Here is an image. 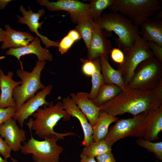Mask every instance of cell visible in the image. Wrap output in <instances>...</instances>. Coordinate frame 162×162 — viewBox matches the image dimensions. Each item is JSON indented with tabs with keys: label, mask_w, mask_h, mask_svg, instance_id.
<instances>
[{
	"label": "cell",
	"mask_w": 162,
	"mask_h": 162,
	"mask_svg": "<svg viewBox=\"0 0 162 162\" xmlns=\"http://www.w3.org/2000/svg\"><path fill=\"white\" fill-rule=\"evenodd\" d=\"M40 42V40L38 37H35L34 40L28 45L19 48H10L6 51L5 54L7 55L12 56L16 58L20 62L21 69H23L20 58L22 56L25 55H35L39 61H52L53 59L52 54L46 47L44 48L41 46Z\"/></svg>",
	"instance_id": "cell-14"
},
{
	"label": "cell",
	"mask_w": 162,
	"mask_h": 162,
	"mask_svg": "<svg viewBox=\"0 0 162 162\" xmlns=\"http://www.w3.org/2000/svg\"><path fill=\"white\" fill-rule=\"evenodd\" d=\"M6 38V33L5 30L2 29L0 25V42H4Z\"/></svg>",
	"instance_id": "cell-40"
},
{
	"label": "cell",
	"mask_w": 162,
	"mask_h": 162,
	"mask_svg": "<svg viewBox=\"0 0 162 162\" xmlns=\"http://www.w3.org/2000/svg\"><path fill=\"white\" fill-rule=\"evenodd\" d=\"M108 55L99 57L101 73L105 83L115 85L122 90L126 88L121 72L111 65L108 59Z\"/></svg>",
	"instance_id": "cell-22"
},
{
	"label": "cell",
	"mask_w": 162,
	"mask_h": 162,
	"mask_svg": "<svg viewBox=\"0 0 162 162\" xmlns=\"http://www.w3.org/2000/svg\"><path fill=\"white\" fill-rule=\"evenodd\" d=\"M115 0H92L88 4V14L89 18L94 22L101 17V14L105 9L109 8Z\"/></svg>",
	"instance_id": "cell-25"
},
{
	"label": "cell",
	"mask_w": 162,
	"mask_h": 162,
	"mask_svg": "<svg viewBox=\"0 0 162 162\" xmlns=\"http://www.w3.org/2000/svg\"><path fill=\"white\" fill-rule=\"evenodd\" d=\"M162 81V64L154 56L137 66L126 88L153 90Z\"/></svg>",
	"instance_id": "cell-6"
},
{
	"label": "cell",
	"mask_w": 162,
	"mask_h": 162,
	"mask_svg": "<svg viewBox=\"0 0 162 162\" xmlns=\"http://www.w3.org/2000/svg\"><path fill=\"white\" fill-rule=\"evenodd\" d=\"M12 150L10 148L3 140L0 137V154L5 159L11 157Z\"/></svg>",
	"instance_id": "cell-35"
},
{
	"label": "cell",
	"mask_w": 162,
	"mask_h": 162,
	"mask_svg": "<svg viewBox=\"0 0 162 162\" xmlns=\"http://www.w3.org/2000/svg\"><path fill=\"white\" fill-rule=\"evenodd\" d=\"M94 22L104 31L114 32L118 37L116 41L118 47L124 52L133 45L140 35L138 26L116 12L104 14L99 20Z\"/></svg>",
	"instance_id": "cell-3"
},
{
	"label": "cell",
	"mask_w": 162,
	"mask_h": 162,
	"mask_svg": "<svg viewBox=\"0 0 162 162\" xmlns=\"http://www.w3.org/2000/svg\"><path fill=\"white\" fill-rule=\"evenodd\" d=\"M153 91L157 96L162 100V81L153 90Z\"/></svg>",
	"instance_id": "cell-38"
},
{
	"label": "cell",
	"mask_w": 162,
	"mask_h": 162,
	"mask_svg": "<svg viewBox=\"0 0 162 162\" xmlns=\"http://www.w3.org/2000/svg\"><path fill=\"white\" fill-rule=\"evenodd\" d=\"M155 162H158V161H155Z\"/></svg>",
	"instance_id": "cell-45"
},
{
	"label": "cell",
	"mask_w": 162,
	"mask_h": 162,
	"mask_svg": "<svg viewBox=\"0 0 162 162\" xmlns=\"http://www.w3.org/2000/svg\"><path fill=\"white\" fill-rule=\"evenodd\" d=\"M67 34L71 37L75 42L80 40L81 38L79 33L75 29L70 30Z\"/></svg>",
	"instance_id": "cell-37"
},
{
	"label": "cell",
	"mask_w": 162,
	"mask_h": 162,
	"mask_svg": "<svg viewBox=\"0 0 162 162\" xmlns=\"http://www.w3.org/2000/svg\"></svg>",
	"instance_id": "cell-46"
},
{
	"label": "cell",
	"mask_w": 162,
	"mask_h": 162,
	"mask_svg": "<svg viewBox=\"0 0 162 162\" xmlns=\"http://www.w3.org/2000/svg\"><path fill=\"white\" fill-rule=\"evenodd\" d=\"M52 88V85L45 86L42 90L38 91L34 96L22 104L16 110L13 118L18 122L21 128L23 126L24 121L38 108L50 104V102L46 100V98L50 93Z\"/></svg>",
	"instance_id": "cell-11"
},
{
	"label": "cell",
	"mask_w": 162,
	"mask_h": 162,
	"mask_svg": "<svg viewBox=\"0 0 162 162\" xmlns=\"http://www.w3.org/2000/svg\"><path fill=\"white\" fill-rule=\"evenodd\" d=\"M46 63V61H37L31 72L23 69L17 70L16 75L22 81L20 85L14 88L13 93L17 110L22 104L34 96L38 90L45 87L41 82L40 74Z\"/></svg>",
	"instance_id": "cell-5"
},
{
	"label": "cell",
	"mask_w": 162,
	"mask_h": 162,
	"mask_svg": "<svg viewBox=\"0 0 162 162\" xmlns=\"http://www.w3.org/2000/svg\"><path fill=\"white\" fill-rule=\"evenodd\" d=\"M12 0H0V10H3Z\"/></svg>",
	"instance_id": "cell-41"
},
{
	"label": "cell",
	"mask_w": 162,
	"mask_h": 162,
	"mask_svg": "<svg viewBox=\"0 0 162 162\" xmlns=\"http://www.w3.org/2000/svg\"><path fill=\"white\" fill-rule=\"evenodd\" d=\"M64 109L72 117L77 118L82 128L84 138L82 142L85 147L88 146L93 142L92 126L86 117L82 112L70 96L62 100Z\"/></svg>",
	"instance_id": "cell-16"
},
{
	"label": "cell",
	"mask_w": 162,
	"mask_h": 162,
	"mask_svg": "<svg viewBox=\"0 0 162 162\" xmlns=\"http://www.w3.org/2000/svg\"><path fill=\"white\" fill-rule=\"evenodd\" d=\"M80 157L81 158L80 162H97L94 157H88L80 154Z\"/></svg>",
	"instance_id": "cell-39"
},
{
	"label": "cell",
	"mask_w": 162,
	"mask_h": 162,
	"mask_svg": "<svg viewBox=\"0 0 162 162\" xmlns=\"http://www.w3.org/2000/svg\"><path fill=\"white\" fill-rule=\"evenodd\" d=\"M96 69L92 75V88L88 93L89 98L92 100L97 96L98 90L101 85L104 83L100 66L99 57L95 58Z\"/></svg>",
	"instance_id": "cell-28"
},
{
	"label": "cell",
	"mask_w": 162,
	"mask_h": 162,
	"mask_svg": "<svg viewBox=\"0 0 162 162\" xmlns=\"http://www.w3.org/2000/svg\"><path fill=\"white\" fill-rule=\"evenodd\" d=\"M136 142L139 146L153 153L158 159L162 160V142H153L141 138L137 139Z\"/></svg>",
	"instance_id": "cell-29"
},
{
	"label": "cell",
	"mask_w": 162,
	"mask_h": 162,
	"mask_svg": "<svg viewBox=\"0 0 162 162\" xmlns=\"http://www.w3.org/2000/svg\"><path fill=\"white\" fill-rule=\"evenodd\" d=\"M111 12L119 13L138 26L162 10L159 0H115L108 8Z\"/></svg>",
	"instance_id": "cell-4"
},
{
	"label": "cell",
	"mask_w": 162,
	"mask_h": 162,
	"mask_svg": "<svg viewBox=\"0 0 162 162\" xmlns=\"http://www.w3.org/2000/svg\"><path fill=\"white\" fill-rule=\"evenodd\" d=\"M40 5L46 7L50 11L64 10L68 12L72 22L78 24L89 18L88 11V4L76 0H58L49 2L47 0H36Z\"/></svg>",
	"instance_id": "cell-10"
},
{
	"label": "cell",
	"mask_w": 162,
	"mask_h": 162,
	"mask_svg": "<svg viewBox=\"0 0 162 162\" xmlns=\"http://www.w3.org/2000/svg\"><path fill=\"white\" fill-rule=\"evenodd\" d=\"M17 110L16 106L0 108V126L10 118L13 117Z\"/></svg>",
	"instance_id": "cell-32"
},
{
	"label": "cell",
	"mask_w": 162,
	"mask_h": 162,
	"mask_svg": "<svg viewBox=\"0 0 162 162\" xmlns=\"http://www.w3.org/2000/svg\"><path fill=\"white\" fill-rule=\"evenodd\" d=\"M122 91L115 85L104 83L100 87L96 96L92 100L99 107L113 99Z\"/></svg>",
	"instance_id": "cell-24"
},
{
	"label": "cell",
	"mask_w": 162,
	"mask_h": 162,
	"mask_svg": "<svg viewBox=\"0 0 162 162\" xmlns=\"http://www.w3.org/2000/svg\"><path fill=\"white\" fill-rule=\"evenodd\" d=\"M0 162H8L7 159L2 158L0 156Z\"/></svg>",
	"instance_id": "cell-42"
},
{
	"label": "cell",
	"mask_w": 162,
	"mask_h": 162,
	"mask_svg": "<svg viewBox=\"0 0 162 162\" xmlns=\"http://www.w3.org/2000/svg\"><path fill=\"white\" fill-rule=\"evenodd\" d=\"M4 26L6 38L1 46L2 49L24 47L28 45L34 38L35 37L28 32L16 31L9 25H5Z\"/></svg>",
	"instance_id": "cell-20"
},
{
	"label": "cell",
	"mask_w": 162,
	"mask_h": 162,
	"mask_svg": "<svg viewBox=\"0 0 162 162\" xmlns=\"http://www.w3.org/2000/svg\"><path fill=\"white\" fill-rule=\"evenodd\" d=\"M144 112L132 118L118 119L108 130L104 140L110 147L118 140L128 137L143 138L145 133V118L147 114Z\"/></svg>",
	"instance_id": "cell-8"
},
{
	"label": "cell",
	"mask_w": 162,
	"mask_h": 162,
	"mask_svg": "<svg viewBox=\"0 0 162 162\" xmlns=\"http://www.w3.org/2000/svg\"><path fill=\"white\" fill-rule=\"evenodd\" d=\"M71 98L87 118L91 125L93 126L97 122L100 110L88 97V93L79 92L76 94H70Z\"/></svg>",
	"instance_id": "cell-18"
},
{
	"label": "cell",
	"mask_w": 162,
	"mask_h": 162,
	"mask_svg": "<svg viewBox=\"0 0 162 162\" xmlns=\"http://www.w3.org/2000/svg\"><path fill=\"white\" fill-rule=\"evenodd\" d=\"M10 158L12 162H19L17 160L11 157H10Z\"/></svg>",
	"instance_id": "cell-43"
},
{
	"label": "cell",
	"mask_w": 162,
	"mask_h": 162,
	"mask_svg": "<svg viewBox=\"0 0 162 162\" xmlns=\"http://www.w3.org/2000/svg\"><path fill=\"white\" fill-rule=\"evenodd\" d=\"M31 138L21 146L20 150L23 154H32L34 162H59V156L63 148L57 142L61 138L57 136L39 141Z\"/></svg>",
	"instance_id": "cell-7"
},
{
	"label": "cell",
	"mask_w": 162,
	"mask_h": 162,
	"mask_svg": "<svg viewBox=\"0 0 162 162\" xmlns=\"http://www.w3.org/2000/svg\"><path fill=\"white\" fill-rule=\"evenodd\" d=\"M97 162H116L111 151H108L96 157Z\"/></svg>",
	"instance_id": "cell-36"
},
{
	"label": "cell",
	"mask_w": 162,
	"mask_h": 162,
	"mask_svg": "<svg viewBox=\"0 0 162 162\" xmlns=\"http://www.w3.org/2000/svg\"><path fill=\"white\" fill-rule=\"evenodd\" d=\"M118 119L116 116L100 111L96 123L92 126L93 142L104 139L108 132L110 125Z\"/></svg>",
	"instance_id": "cell-23"
},
{
	"label": "cell",
	"mask_w": 162,
	"mask_h": 162,
	"mask_svg": "<svg viewBox=\"0 0 162 162\" xmlns=\"http://www.w3.org/2000/svg\"><path fill=\"white\" fill-rule=\"evenodd\" d=\"M14 75L12 71H10L5 75L0 68V108L16 106L13 92L15 87L21 84L22 81L14 80L12 79Z\"/></svg>",
	"instance_id": "cell-17"
},
{
	"label": "cell",
	"mask_w": 162,
	"mask_h": 162,
	"mask_svg": "<svg viewBox=\"0 0 162 162\" xmlns=\"http://www.w3.org/2000/svg\"><path fill=\"white\" fill-rule=\"evenodd\" d=\"M139 34L147 42H153L162 46V21L149 18L140 25Z\"/></svg>",
	"instance_id": "cell-21"
},
{
	"label": "cell",
	"mask_w": 162,
	"mask_h": 162,
	"mask_svg": "<svg viewBox=\"0 0 162 162\" xmlns=\"http://www.w3.org/2000/svg\"><path fill=\"white\" fill-rule=\"evenodd\" d=\"M28 8L29 10L27 11L23 5H20L19 9L23 16L18 15L17 16L18 22L27 25L31 32H34L37 36L39 37L46 48L52 46L58 47V42L50 40L47 37L40 34L38 31V28L41 29V26L43 22H39V20L44 14L45 11L43 9H41L37 12L34 13L32 12L29 7Z\"/></svg>",
	"instance_id": "cell-12"
},
{
	"label": "cell",
	"mask_w": 162,
	"mask_h": 162,
	"mask_svg": "<svg viewBox=\"0 0 162 162\" xmlns=\"http://www.w3.org/2000/svg\"><path fill=\"white\" fill-rule=\"evenodd\" d=\"M5 58V57L4 56H0V60L2 59H4Z\"/></svg>",
	"instance_id": "cell-44"
},
{
	"label": "cell",
	"mask_w": 162,
	"mask_h": 162,
	"mask_svg": "<svg viewBox=\"0 0 162 162\" xmlns=\"http://www.w3.org/2000/svg\"><path fill=\"white\" fill-rule=\"evenodd\" d=\"M108 151H112L111 148L103 139L85 147L80 154L95 158Z\"/></svg>",
	"instance_id": "cell-26"
},
{
	"label": "cell",
	"mask_w": 162,
	"mask_h": 162,
	"mask_svg": "<svg viewBox=\"0 0 162 162\" xmlns=\"http://www.w3.org/2000/svg\"><path fill=\"white\" fill-rule=\"evenodd\" d=\"M75 42L73 39L67 34L58 43V47L59 52L62 54H65Z\"/></svg>",
	"instance_id": "cell-31"
},
{
	"label": "cell",
	"mask_w": 162,
	"mask_h": 162,
	"mask_svg": "<svg viewBox=\"0 0 162 162\" xmlns=\"http://www.w3.org/2000/svg\"><path fill=\"white\" fill-rule=\"evenodd\" d=\"M147 43L154 57L162 64V46L153 42H147Z\"/></svg>",
	"instance_id": "cell-33"
},
{
	"label": "cell",
	"mask_w": 162,
	"mask_h": 162,
	"mask_svg": "<svg viewBox=\"0 0 162 162\" xmlns=\"http://www.w3.org/2000/svg\"><path fill=\"white\" fill-rule=\"evenodd\" d=\"M75 29L80 34L84 40L86 47H90L93 31V22L88 18L80 22Z\"/></svg>",
	"instance_id": "cell-27"
},
{
	"label": "cell",
	"mask_w": 162,
	"mask_h": 162,
	"mask_svg": "<svg viewBox=\"0 0 162 162\" xmlns=\"http://www.w3.org/2000/svg\"><path fill=\"white\" fill-rule=\"evenodd\" d=\"M111 58L115 62L122 64L123 62L124 55L121 50L119 48H114L112 49L110 52Z\"/></svg>",
	"instance_id": "cell-34"
},
{
	"label": "cell",
	"mask_w": 162,
	"mask_h": 162,
	"mask_svg": "<svg viewBox=\"0 0 162 162\" xmlns=\"http://www.w3.org/2000/svg\"><path fill=\"white\" fill-rule=\"evenodd\" d=\"M40 107L31 116L34 120L30 118L27 125L30 129L35 131V134L44 140L51 138L56 135L62 140L69 136L76 135L73 132L60 133L54 131V128L61 119L64 121H69L71 116L63 108L62 101L55 105L50 103L47 106Z\"/></svg>",
	"instance_id": "cell-2"
},
{
	"label": "cell",
	"mask_w": 162,
	"mask_h": 162,
	"mask_svg": "<svg viewBox=\"0 0 162 162\" xmlns=\"http://www.w3.org/2000/svg\"><path fill=\"white\" fill-rule=\"evenodd\" d=\"M93 22L92 36L87 52L88 59L91 60L108 55L112 49L111 42L106 37L104 30Z\"/></svg>",
	"instance_id": "cell-15"
},
{
	"label": "cell",
	"mask_w": 162,
	"mask_h": 162,
	"mask_svg": "<svg viewBox=\"0 0 162 162\" xmlns=\"http://www.w3.org/2000/svg\"><path fill=\"white\" fill-rule=\"evenodd\" d=\"M123 62L117 69L120 71L126 87L137 66L142 61L154 56L148 47L147 42L140 35L133 45L124 52Z\"/></svg>",
	"instance_id": "cell-9"
},
{
	"label": "cell",
	"mask_w": 162,
	"mask_h": 162,
	"mask_svg": "<svg viewBox=\"0 0 162 162\" xmlns=\"http://www.w3.org/2000/svg\"><path fill=\"white\" fill-rule=\"evenodd\" d=\"M82 63V70L83 73L87 76H91L96 69L95 58L92 60L80 58Z\"/></svg>",
	"instance_id": "cell-30"
},
{
	"label": "cell",
	"mask_w": 162,
	"mask_h": 162,
	"mask_svg": "<svg viewBox=\"0 0 162 162\" xmlns=\"http://www.w3.org/2000/svg\"><path fill=\"white\" fill-rule=\"evenodd\" d=\"M0 135L14 152L20 150L21 142H24L26 140L25 131L20 128L13 117L0 126Z\"/></svg>",
	"instance_id": "cell-13"
},
{
	"label": "cell",
	"mask_w": 162,
	"mask_h": 162,
	"mask_svg": "<svg viewBox=\"0 0 162 162\" xmlns=\"http://www.w3.org/2000/svg\"><path fill=\"white\" fill-rule=\"evenodd\" d=\"M162 104L153 90L126 88L99 107L100 112L114 116L126 113L134 116L153 111Z\"/></svg>",
	"instance_id": "cell-1"
},
{
	"label": "cell",
	"mask_w": 162,
	"mask_h": 162,
	"mask_svg": "<svg viewBox=\"0 0 162 162\" xmlns=\"http://www.w3.org/2000/svg\"><path fill=\"white\" fill-rule=\"evenodd\" d=\"M145 123L144 139L149 141L158 139V135L162 130V104L157 109L147 113Z\"/></svg>",
	"instance_id": "cell-19"
}]
</instances>
